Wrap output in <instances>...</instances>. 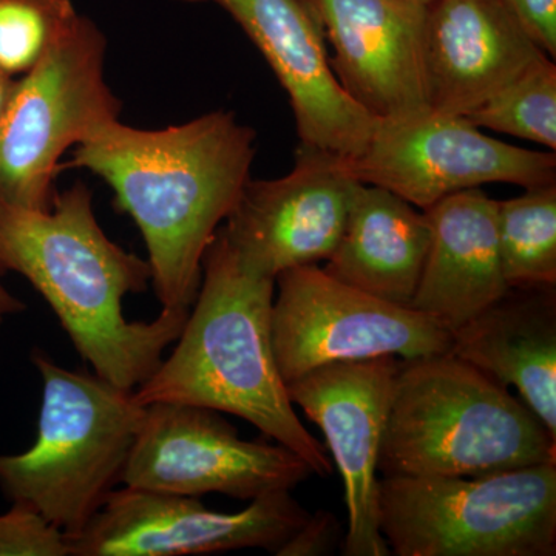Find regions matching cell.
Returning a JSON list of instances; mask_svg holds the SVG:
<instances>
[{"mask_svg": "<svg viewBox=\"0 0 556 556\" xmlns=\"http://www.w3.org/2000/svg\"><path fill=\"white\" fill-rule=\"evenodd\" d=\"M9 274L2 260H0V327L5 324L7 318L20 316L27 311L24 300L14 295L5 285V277Z\"/></svg>", "mask_w": 556, "mask_h": 556, "instance_id": "26", "label": "cell"}, {"mask_svg": "<svg viewBox=\"0 0 556 556\" xmlns=\"http://www.w3.org/2000/svg\"><path fill=\"white\" fill-rule=\"evenodd\" d=\"M430 240L426 212L390 190L358 182L324 270L391 305L412 308Z\"/></svg>", "mask_w": 556, "mask_h": 556, "instance_id": "19", "label": "cell"}, {"mask_svg": "<svg viewBox=\"0 0 556 556\" xmlns=\"http://www.w3.org/2000/svg\"><path fill=\"white\" fill-rule=\"evenodd\" d=\"M16 79L17 78H11V76L0 72V116H2L3 110H5L7 104H9L11 91H13Z\"/></svg>", "mask_w": 556, "mask_h": 556, "instance_id": "27", "label": "cell"}, {"mask_svg": "<svg viewBox=\"0 0 556 556\" xmlns=\"http://www.w3.org/2000/svg\"><path fill=\"white\" fill-rule=\"evenodd\" d=\"M273 348L285 383L336 362L438 356L453 332L413 308L342 283L317 265L278 274Z\"/></svg>", "mask_w": 556, "mask_h": 556, "instance_id": "8", "label": "cell"}, {"mask_svg": "<svg viewBox=\"0 0 556 556\" xmlns=\"http://www.w3.org/2000/svg\"><path fill=\"white\" fill-rule=\"evenodd\" d=\"M0 556H70L67 536L24 504L0 515Z\"/></svg>", "mask_w": 556, "mask_h": 556, "instance_id": "23", "label": "cell"}, {"mask_svg": "<svg viewBox=\"0 0 556 556\" xmlns=\"http://www.w3.org/2000/svg\"><path fill=\"white\" fill-rule=\"evenodd\" d=\"M348 97L378 121L428 108L424 76L427 7L408 0H302Z\"/></svg>", "mask_w": 556, "mask_h": 556, "instance_id": "14", "label": "cell"}, {"mask_svg": "<svg viewBox=\"0 0 556 556\" xmlns=\"http://www.w3.org/2000/svg\"><path fill=\"white\" fill-rule=\"evenodd\" d=\"M357 179L342 156L300 146L294 169L276 179H249L218 229L241 268L274 278L327 262L345 229Z\"/></svg>", "mask_w": 556, "mask_h": 556, "instance_id": "12", "label": "cell"}, {"mask_svg": "<svg viewBox=\"0 0 556 556\" xmlns=\"http://www.w3.org/2000/svg\"><path fill=\"white\" fill-rule=\"evenodd\" d=\"M0 260L46 299L94 375L124 390L156 371L189 317L161 309L152 321L127 320L124 298L148 289L149 262L109 239L83 181L54 193L49 211L0 203Z\"/></svg>", "mask_w": 556, "mask_h": 556, "instance_id": "2", "label": "cell"}, {"mask_svg": "<svg viewBox=\"0 0 556 556\" xmlns=\"http://www.w3.org/2000/svg\"><path fill=\"white\" fill-rule=\"evenodd\" d=\"M556 463V439L507 387L452 353L401 361L378 470L479 478Z\"/></svg>", "mask_w": 556, "mask_h": 556, "instance_id": "4", "label": "cell"}, {"mask_svg": "<svg viewBox=\"0 0 556 556\" xmlns=\"http://www.w3.org/2000/svg\"><path fill=\"white\" fill-rule=\"evenodd\" d=\"M475 127L527 139L556 150V65L551 56L511 80L508 86L464 116Z\"/></svg>", "mask_w": 556, "mask_h": 556, "instance_id": "21", "label": "cell"}, {"mask_svg": "<svg viewBox=\"0 0 556 556\" xmlns=\"http://www.w3.org/2000/svg\"><path fill=\"white\" fill-rule=\"evenodd\" d=\"M547 56H556V0H504Z\"/></svg>", "mask_w": 556, "mask_h": 556, "instance_id": "25", "label": "cell"}, {"mask_svg": "<svg viewBox=\"0 0 556 556\" xmlns=\"http://www.w3.org/2000/svg\"><path fill=\"white\" fill-rule=\"evenodd\" d=\"M342 161L358 182L390 190L422 211L489 182L525 189L556 182L555 152L517 148L486 137L464 116L431 109L378 121L365 149Z\"/></svg>", "mask_w": 556, "mask_h": 556, "instance_id": "10", "label": "cell"}, {"mask_svg": "<svg viewBox=\"0 0 556 556\" xmlns=\"http://www.w3.org/2000/svg\"><path fill=\"white\" fill-rule=\"evenodd\" d=\"M378 503L393 555H556V463L479 478H380Z\"/></svg>", "mask_w": 556, "mask_h": 556, "instance_id": "6", "label": "cell"}, {"mask_svg": "<svg viewBox=\"0 0 556 556\" xmlns=\"http://www.w3.org/2000/svg\"><path fill=\"white\" fill-rule=\"evenodd\" d=\"M497 247L508 288L556 287V182L497 203Z\"/></svg>", "mask_w": 556, "mask_h": 556, "instance_id": "20", "label": "cell"}, {"mask_svg": "<svg viewBox=\"0 0 556 556\" xmlns=\"http://www.w3.org/2000/svg\"><path fill=\"white\" fill-rule=\"evenodd\" d=\"M408 2L417 3V5L428 7L433 0H408Z\"/></svg>", "mask_w": 556, "mask_h": 556, "instance_id": "28", "label": "cell"}, {"mask_svg": "<svg viewBox=\"0 0 556 556\" xmlns=\"http://www.w3.org/2000/svg\"><path fill=\"white\" fill-rule=\"evenodd\" d=\"M497 203L475 188L424 211L431 240L412 308L452 332L510 289L497 247Z\"/></svg>", "mask_w": 556, "mask_h": 556, "instance_id": "17", "label": "cell"}, {"mask_svg": "<svg viewBox=\"0 0 556 556\" xmlns=\"http://www.w3.org/2000/svg\"><path fill=\"white\" fill-rule=\"evenodd\" d=\"M396 357L336 362L287 383L298 405L324 431L345 489V556L391 555L379 527V452Z\"/></svg>", "mask_w": 556, "mask_h": 556, "instance_id": "13", "label": "cell"}, {"mask_svg": "<svg viewBox=\"0 0 556 556\" xmlns=\"http://www.w3.org/2000/svg\"><path fill=\"white\" fill-rule=\"evenodd\" d=\"M450 353L515 387L556 439L555 287L510 288L453 332Z\"/></svg>", "mask_w": 556, "mask_h": 556, "instance_id": "18", "label": "cell"}, {"mask_svg": "<svg viewBox=\"0 0 556 556\" xmlns=\"http://www.w3.org/2000/svg\"><path fill=\"white\" fill-rule=\"evenodd\" d=\"M79 20L72 0H0V72H30Z\"/></svg>", "mask_w": 556, "mask_h": 556, "instance_id": "22", "label": "cell"}, {"mask_svg": "<svg viewBox=\"0 0 556 556\" xmlns=\"http://www.w3.org/2000/svg\"><path fill=\"white\" fill-rule=\"evenodd\" d=\"M31 362L42 379L38 434L25 452L0 455V492L72 538L121 484L146 407L134 391L62 368L39 348Z\"/></svg>", "mask_w": 556, "mask_h": 556, "instance_id": "5", "label": "cell"}, {"mask_svg": "<svg viewBox=\"0 0 556 556\" xmlns=\"http://www.w3.org/2000/svg\"><path fill=\"white\" fill-rule=\"evenodd\" d=\"M255 138L217 110L161 130L112 121L73 148L67 167L104 179L138 226L163 309L195 303L207 248L251 179Z\"/></svg>", "mask_w": 556, "mask_h": 556, "instance_id": "1", "label": "cell"}, {"mask_svg": "<svg viewBox=\"0 0 556 556\" xmlns=\"http://www.w3.org/2000/svg\"><path fill=\"white\" fill-rule=\"evenodd\" d=\"M342 529L338 518L329 511L318 510L309 514L308 519L277 552V556H327L338 551Z\"/></svg>", "mask_w": 556, "mask_h": 556, "instance_id": "24", "label": "cell"}, {"mask_svg": "<svg viewBox=\"0 0 556 556\" xmlns=\"http://www.w3.org/2000/svg\"><path fill=\"white\" fill-rule=\"evenodd\" d=\"M263 54L288 93L300 146L354 159L378 119L348 97L329 67L328 49L302 0H212Z\"/></svg>", "mask_w": 556, "mask_h": 556, "instance_id": "15", "label": "cell"}, {"mask_svg": "<svg viewBox=\"0 0 556 556\" xmlns=\"http://www.w3.org/2000/svg\"><path fill=\"white\" fill-rule=\"evenodd\" d=\"M274 278L241 268L215 236L203 280L169 357L134 391L139 405L178 402L239 416L266 439L292 450L320 478L332 475L329 453L295 415L273 348Z\"/></svg>", "mask_w": 556, "mask_h": 556, "instance_id": "3", "label": "cell"}, {"mask_svg": "<svg viewBox=\"0 0 556 556\" xmlns=\"http://www.w3.org/2000/svg\"><path fill=\"white\" fill-rule=\"evenodd\" d=\"M108 40L80 16L72 31L14 83L0 116V203L49 211L61 159L123 102L105 80Z\"/></svg>", "mask_w": 556, "mask_h": 556, "instance_id": "7", "label": "cell"}, {"mask_svg": "<svg viewBox=\"0 0 556 556\" xmlns=\"http://www.w3.org/2000/svg\"><path fill=\"white\" fill-rule=\"evenodd\" d=\"M309 517L291 492L255 497L233 514L211 510L197 496L126 486L110 492L70 556L212 555L263 548L276 555Z\"/></svg>", "mask_w": 556, "mask_h": 556, "instance_id": "11", "label": "cell"}, {"mask_svg": "<svg viewBox=\"0 0 556 556\" xmlns=\"http://www.w3.org/2000/svg\"><path fill=\"white\" fill-rule=\"evenodd\" d=\"M313 475L308 464L285 445L241 439L217 409L156 402L144 408L121 484L252 501L292 492Z\"/></svg>", "mask_w": 556, "mask_h": 556, "instance_id": "9", "label": "cell"}, {"mask_svg": "<svg viewBox=\"0 0 556 556\" xmlns=\"http://www.w3.org/2000/svg\"><path fill=\"white\" fill-rule=\"evenodd\" d=\"M422 56L428 108L466 116L546 53L504 0H433Z\"/></svg>", "mask_w": 556, "mask_h": 556, "instance_id": "16", "label": "cell"}]
</instances>
